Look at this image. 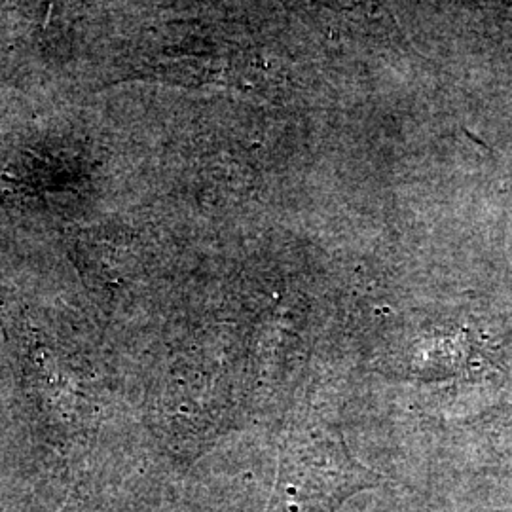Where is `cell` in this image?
I'll use <instances>...</instances> for the list:
<instances>
[{"label": "cell", "instance_id": "cell-1", "mask_svg": "<svg viewBox=\"0 0 512 512\" xmlns=\"http://www.w3.org/2000/svg\"><path fill=\"white\" fill-rule=\"evenodd\" d=\"M382 476L351 456L340 431L319 420L294 423L279 454L268 512H338Z\"/></svg>", "mask_w": 512, "mask_h": 512}]
</instances>
